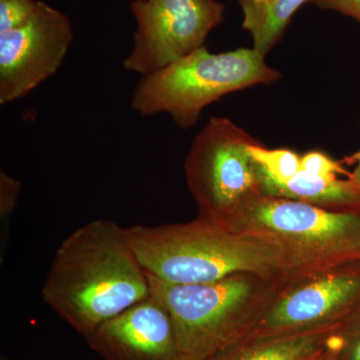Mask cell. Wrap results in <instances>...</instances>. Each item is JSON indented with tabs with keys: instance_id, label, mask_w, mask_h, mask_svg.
Here are the masks:
<instances>
[{
	"instance_id": "1",
	"label": "cell",
	"mask_w": 360,
	"mask_h": 360,
	"mask_svg": "<svg viewBox=\"0 0 360 360\" xmlns=\"http://www.w3.org/2000/svg\"><path fill=\"white\" fill-rule=\"evenodd\" d=\"M41 293L44 302L85 338L150 296L148 274L129 231L105 219L78 227L61 243Z\"/></svg>"
},
{
	"instance_id": "2",
	"label": "cell",
	"mask_w": 360,
	"mask_h": 360,
	"mask_svg": "<svg viewBox=\"0 0 360 360\" xmlns=\"http://www.w3.org/2000/svg\"><path fill=\"white\" fill-rule=\"evenodd\" d=\"M127 231L146 274L165 283H212L239 272L281 277L293 271L278 246L200 217Z\"/></svg>"
},
{
	"instance_id": "3",
	"label": "cell",
	"mask_w": 360,
	"mask_h": 360,
	"mask_svg": "<svg viewBox=\"0 0 360 360\" xmlns=\"http://www.w3.org/2000/svg\"><path fill=\"white\" fill-rule=\"evenodd\" d=\"M148 276L150 296L172 317L182 360H210L250 333L284 276L239 272L194 284Z\"/></svg>"
},
{
	"instance_id": "4",
	"label": "cell",
	"mask_w": 360,
	"mask_h": 360,
	"mask_svg": "<svg viewBox=\"0 0 360 360\" xmlns=\"http://www.w3.org/2000/svg\"><path fill=\"white\" fill-rule=\"evenodd\" d=\"M255 49L212 53L205 46L141 77L130 105L142 116L168 113L180 129H191L206 106L231 92L271 84L279 71Z\"/></svg>"
},
{
	"instance_id": "5",
	"label": "cell",
	"mask_w": 360,
	"mask_h": 360,
	"mask_svg": "<svg viewBox=\"0 0 360 360\" xmlns=\"http://www.w3.org/2000/svg\"><path fill=\"white\" fill-rule=\"evenodd\" d=\"M225 227L278 246L293 271L360 259V212L262 194Z\"/></svg>"
},
{
	"instance_id": "6",
	"label": "cell",
	"mask_w": 360,
	"mask_h": 360,
	"mask_svg": "<svg viewBox=\"0 0 360 360\" xmlns=\"http://www.w3.org/2000/svg\"><path fill=\"white\" fill-rule=\"evenodd\" d=\"M257 141L229 118L212 117L186 156L187 186L200 215L225 226L251 200L262 195L250 146Z\"/></svg>"
},
{
	"instance_id": "7",
	"label": "cell",
	"mask_w": 360,
	"mask_h": 360,
	"mask_svg": "<svg viewBox=\"0 0 360 360\" xmlns=\"http://www.w3.org/2000/svg\"><path fill=\"white\" fill-rule=\"evenodd\" d=\"M359 305L360 259L292 271L278 281L248 335L338 328Z\"/></svg>"
},
{
	"instance_id": "8",
	"label": "cell",
	"mask_w": 360,
	"mask_h": 360,
	"mask_svg": "<svg viewBox=\"0 0 360 360\" xmlns=\"http://www.w3.org/2000/svg\"><path fill=\"white\" fill-rule=\"evenodd\" d=\"M130 9L137 28L123 68L141 77L200 49L224 15L217 0H134Z\"/></svg>"
},
{
	"instance_id": "9",
	"label": "cell",
	"mask_w": 360,
	"mask_h": 360,
	"mask_svg": "<svg viewBox=\"0 0 360 360\" xmlns=\"http://www.w3.org/2000/svg\"><path fill=\"white\" fill-rule=\"evenodd\" d=\"M72 40L68 16L44 1L20 27L0 33V104L22 98L56 73Z\"/></svg>"
},
{
	"instance_id": "10",
	"label": "cell",
	"mask_w": 360,
	"mask_h": 360,
	"mask_svg": "<svg viewBox=\"0 0 360 360\" xmlns=\"http://www.w3.org/2000/svg\"><path fill=\"white\" fill-rule=\"evenodd\" d=\"M86 340L105 360H182L172 317L153 296L104 322Z\"/></svg>"
},
{
	"instance_id": "11",
	"label": "cell",
	"mask_w": 360,
	"mask_h": 360,
	"mask_svg": "<svg viewBox=\"0 0 360 360\" xmlns=\"http://www.w3.org/2000/svg\"><path fill=\"white\" fill-rule=\"evenodd\" d=\"M338 328L279 335H248L210 360H314L335 340Z\"/></svg>"
},
{
	"instance_id": "12",
	"label": "cell",
	"mask_w": 360,
	"mask_h": 360,
	"mask_svg": "<svg viewBox=\"0 0 360 360\" xmlns=\"http://www.w3.org/2000/svg\"><path fill=\"white\" fill-rule=\"evenodd\" d=\"M260 191L264 195L300 200L341 212H360V198L349 179L323 176L300 169L293 179L281 182L270 179L257 163Z\"/></svg>"
},
{
	"instance_id": "13",
	"label": "cell",
	"mask_w": 360,
	"mask_h": 360,
	"mask_svg": "<svg viewBox=\"0 0 360 360\" xmlns=\"http://www.w3.org/2000/svg\"><path fill=\"white\" fill-rule=\"evenodd\" d=\"M309 0H239L243 27L250 33L253 49L265 56L281 39L297 9Z\"/></svg>"
},
{
	"instance_id": "14",
	"label": "cell",
	"mask_w": 360,
	"mask_h": 360,
	"mask_svg": "<svg viewBox=\"0 0 360 360\" xmlns=\"http://www.w3.org/2000/svg\"><path fill=\"white\" fill-rule=\"evenodd\" d=\"M250 153L257 167L276 181H288L300 172L302 158L290 149L265 148L257 142L250 146Z\"/></svg>"
},
{
	"instance_id": "15",
	"label": "cell",
	"mask_w": 360,
	"mask_h": 360,
	"mask_svg": "<svg viewBox=\"0 0 360 360\" xmlns=\"http://www.w3.org/2000/svg\"><path fill=\"white\" fill-rule=\"evenodd\" d=\"M335 347L338 360H360V305L340 324Z\"/></svg>"
},
{
	"instance_id": "16",
	"label": "cell",
	"mask_w": 360,
	"mask_h": 360,
	"mask_svg": "<svg viewBox=\"0 0 360 360\" xmlns=\"http://www.w3.org/2000/svg\"><path fill=\"white\" fill-rule=\"evenodd\" d=\"M37 0H0V33L20 27L39 6Z\"/></svg>"
},
{
	"instance_id": "17",
	"label": "cell",
	"mask_w": 360,
	"mask_h": 360,
	"mask_svg": "<svg viewBox=\"0 0 360 360\" xmlns=\"http://www.w3.org/2000/svg\"><path fill=\"white\" fill-rule=\"evenodd\" d=\"M300 169L309 174L323 176H338V174H345L340 163L319 151H312L302 156Z\"/></svg>"
},
{
	"instance_id": "18",
	"label": "cell",
	"mask_w": 360,
	"mask_h": 360,
	"mask_svg": "<svg viewBox=\"0 0 360 360\" xmlns=\"http://www.w3.org/2000/svg\"><path fill=\"white\" fill-rule=\"evenodd\" d=\"M21 184L18 180L9 176L6 172L0 174V215L2 219H7L11 217L18 195H20Z\"/></svg>"
},
{
	"instance_id": "19",
	"label": "cell",
	"mask_w": 360,
	"mask_h": 360,
	"mask_svg": "<svg viewBox=\"0 0 360 360\" xmlns=\"http://www.w3.org/2000/svg\"><path fill=\"white\" fill-rule=\"evenodd\" d=\"M323 9L338 11L349 16L360 23V0H311Z\"/></svg>"
},
{
	"instance_id": "20",
	"label": "cell",
	"mask_w": 360,
	"mask_h": 360,
	"mask_svg": "<svg viewBox=\"0 0 360 360\" xmlns=\"http://www.w3.org/2000/svg\"><path fill=\"white\" fill-rule=\"evenodd\" d=\"M355 158H356L357 165L356 167H355L354 172L348 176V179H349L350 181H352V184H354V186L355 187V189H356L357 193H359L360 198V150L359 153L355 155Z\"/></svg>"
},
{
	"instance_id": "21",
	"label": "cell",
	"mask_w": 360,
	"mask_h": 360,
	"mask_svg": "<svg viewBox=\"0 0 360 360\" xmlns=\"http://www.w3.org/2000/svg\"><path fill=\"white\" fill-rule=\"evenodd\" d=\"M314 360H338V352H336L335 347V340H333L330 347H329L326 352H322L319 356L315 357Z\"/></svg>"
},
{
	"instance_id": "22",
	"label": "cell",
	"mask_w": 360,
	"mask_h": 360,
	"mask_svg": "<svg viewBox=\"0 0 360 360\" xmlns=\"http://www.w3.org/2000/svg\"><path fill=\"white\" fill-rule=\"evenodd\" d=\"M250 1H252V2H262V1H265V0H250Z\"/></svg>"
}]
</instances>
